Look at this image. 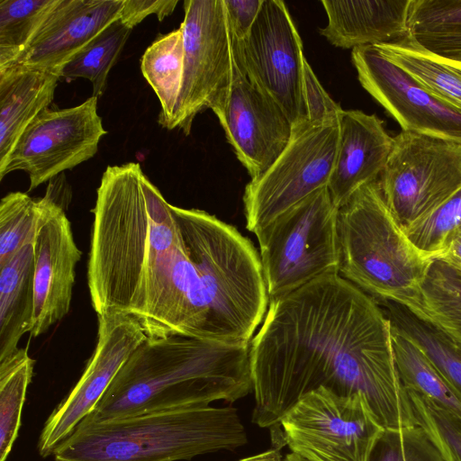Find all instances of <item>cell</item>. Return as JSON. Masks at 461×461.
<instances>
[{
	"instance_id": "obj_26",
	"label": "cell",
	"mask_w": 461,
	"mask_h": 461,
	"mask_svg": "<svg viewBox=\"0 0 461 461\" xmlns=\"http://www.w3.org/2000/svg\"><path fill=\"white\" fill-rule=\"evenodd\" d=\"M377 302L392 327L424 352L461 402V348L405 306L391 301Z\"/></svg>"
},
{
	"instance_id": "obj_34",
	"label": "cell",
	"mask_w": 461,
	"mask_h": 461,
	"mask_svg": "<svg viewBox=\"0 0 461 461\" xmlns=\"http://www.w3.org/2000/svg\"><path fill=\"white\" fill-rule=\"evenodd\" d=\"M407 26L414 39L461 35V0H411Z\"/></svg>"
},
{
	"instance_id": "obj_19",
	"label": "cell",
	"mask_w": 461,
	"mask_h": 461,
	"mask_svg": "<svg viewBox=\"0 0 461 461\" xmlns=\"http://www.w3.org/2000/svg\"><path fill=\"white\" fill-rule=\"evenodd\" d=\"M393 142V137L375 114L343 110L337 156L328 185L337 208L357 189L379 178Z\"/></svg>"
},
{
	"instance_id": "obj_10",
	"label": "cell",
	"mask_w": 461,
	"mask_h": 461,
	"mask_svg": "<svg viewBox=\"0 0 461 461\" xmlns=\"http://www.w3.org/2000/svg\"><path fill=\"white\" fill-rule=\"evenodd\" d=\"M182 86L170 130L189 135L194 117L230 87L241 70L224 0H185Z\"/></svg>"
},
{
	"instance_id": "obj_22",
	"label": "cell",
	"mask_w": 461,
	"mask_h": 461,
	"mask_svg": "<svg viewBox=\"0 0 461 461\" xmlns=\"http://www.w3.org/2000/svg\"><path fill=\"white\" fill-rule=\"evenodd\" d=\"M34 242L24 245L0 267V360L31 332L34 312Z\"/></svg>"
},
{
	"instance_id": "obj_9",
	"label": "cell",
	"mask_w": 461,
	"mask_h": 461,
	"mask_svg": "<svg viewBox=\"0 0 461 461\" xmlns=\"http://www.w3.org/2000/svg\"><path fill=\"white\" fill-rule=\"evenodd\" d=\"M339 140V120L305 122L293 130L279 157L243 194L246 228L256 233L300 202L328 186Z\"/></svg>"
},
{
	"instance_id": "obj_6",
	"label": "cell",
	"mask_w": 461,
	"mask_h": 461,
	"mask_svg": "<svg viewBox=\"0 0 461 461\" xmlns=\"http://www.w3.org/2000/svg\"><path fill=\"white\" fill-rule=\"evenodd\" d=\"M337 233L340 276L376 301L402 303L414 295L430 259L394 219L378 179L338 208Z\"/></svg>"
},
{
	"instance_id": "obj_18",
	"label": "cell",
	"mask_w": 461,
	"mask_h": 461,
	"mask_svg": "<svg viewBox=\"0 0 461 461\" xmlns=\"http://www.w3.org/2000/svg\"><path fill=\"white\" fill-rule=\"evenodd\" d=\"M122 3L123 0H60L14 64L59 74L71 58L120 18Z\"/></svg>"
},
{
	"instance_id": "obj_5",
	"label": "cell",
	"mask_w": 461,
	"mask_h": 461,
	"mask_svg": "<svg viewBox=\"0 0 461 461\" xmlns=\"http://www.w3.org/2000/svg\"><path fill=\"white\" fill-rule=\"evenodd\" d=\"M208 308V339L249 345L269 297L259 253L235 227L198 209L171 204Z\"/></svg>"
},
{
	"instance_id": "obj_3",
	"label": "cell",
	"mask_w": 461,
	"mask_h": 461,
	"mask_svg": "<svg viewBox=\"0 0 461 461\" xmlns=\"http://www.w3.org/2000/svg\"><path fill=\"white\" fill-rule=\"evenodd\" d=\"M249 346L185 335L147 338L86 418L103 421L233 402L253 391Z\"/></svg>"
},
{
	"instance_id": "obj_17",
	"label": "cell",
	"mask_w": 461,
	"mask_h": 461,
	"mask_svg": "<svg viewBox=\"0 0 461 461\" xmlns=\"http://www.w3.org/2000/svg\"><path fill=\"white\" fill-rule=\"evenodd\" d=\"M40 200L34 240V312L32 337H39L69 312L76 266L82 252L77 246L64 208L47 190Z\"/></svg>"
},
{
	"instance_id": "obj_1",
	"label": "cell",
	"mask_w": 461,
	"mask_h": 461,
	"mask_svg": "<svg viewBox=\"0 0 461 461\" xmlns=\"http://www.w3.org/2000/svg\"><path fill=\"white\" fill-rule=\"evenodd\" d=\"M269 303L249 346L253 423L280 426L303 397L324 387L363 394L384 429L419 424L396 366L391 321L375 298L330 275Z\"/></svg>"
},
{
	"instance_id": "obj_21",
	"label": "cell",
	"mask_w": 461,
	"mask_h": 461,
	"mask_svg": "<svg viewBox=\"0 0 461 461\" xmlns=\"http://www.w3.org/2000/svg\"><path fill=\"white\" fill-rule=\"evenodd\" d=\"M56 72L14 64L0 68V170L31 122L51 104Z\"/></svg>"
},
{
	"instance_id": "obj_2",
	"label": "cell",
	"mask_w": 461,
	"mask_h": 461,
	"mask_svg": "<svg viewBox=\"0 0 461 461\" xmlns=\"http://www.w3.org/2000/svg\"><path fill=\"white\" fill-rule=\"evenodd\" d=\"M93 212L87 284L97 316L130 315L148 338L208 339V308L171 204L139 163L106 167Z\"/></svg>"
},
{
	"instance_id": "obj_4",
	"label": "cell",
	"mask_w": 461,
	"mask_h": 461,
	"mask_svg": "<svg viewBox=\"0 0 461 461\" xmlns=\"http://www.w3.org/2000/svg\"><path fill=\"white\" fill-rule=\"evenodd\" d=\"M247 442L236 409L208 405L103 421L85 418L52 455L55 461H180Z\"/></svg>"
},
{
	"instance_id": "obj_7",
	"label": "cell",
	"mask_w": 461,
	"mask_h": 461,
	"mask_svg": "<svg viewBox=\"0 0 461 461\" xmlns=\"http://www.w3.org/2000/svg\"><path fill=\"white\" fill-rule=\"evenodd\" d=\"M337 212L326 186L255 233L269 301L339 275Z\"/></svg>"
},
{
	"instance_id": "obj_14",
	"label": "cell",
	"mask_w": 461,
	"mask_h": 461,
	"mask_svg": "<svg viewBox=\"0 0 461 461\" xmlns=\"http://www.w3.org/2000/svg\"><path fill=\"white\" fill-rule=\"evenodd\" d=\"M97 318L95 351L81 377L49 416L40 435L38 450L42 457L52 455L93 411L125 362L148 338L130 315L108 313Z\"/></svg>"
},
{
	"instance_id": "obj_23",
	"label": "cell",
	"mask_w": 461,
	"mask_h": 461,
	"mask_svg": "<svg viewBox=\"0 0 461 461\" xmlns=\"http://www.w3.org/2000/svg\"><path fill=\"white\" fill-rule=\"evenodd\" d=\"M461 348V267L433 258L413 296L400 303Z\"/></svg>"
},
{
	"instance_id": "obj_25",
	"label": "cell",
	"mask_w": 461,
	"mask_h": 461,
	"mask_svg": "<svg viewBox=\"0 0 461 461\" xmlns=\"http://www.w3.org/2000/svg\"><path fill=\"white\" fill-rule=\"evenodd\" d=\"M140 69L160 103L158 123L170 130L183 79L184 36L181 26L159 35L151 43L141 57Z\"/></svg>"
},
{
	"instance_id": "obj_38",
	"label": "cell",
	"mask_w": 461,
	"mask_h": 461,
	"mask_svg": "<svg viewBox=\"0 0 461 461\" xmlns=\"http://www.w3.org/2000/svg\"><path fill=\"white\" fill-rule=\"evenodd\" d=\"M263 0H224L231 32L237 41L249 34L259 13Z\"/></svg>"
},
{
	"instance_id": "obj_16",
	"label": "cell",
	"mask_w": 461,
	"mask_h": 461,
	"mask_svg": "<svg viewBox=\"0 0 461 461\" xmlns=\"http://www.w3.org/2000/svg\"><path fill=\"white\" fill-rule=\"evenodd\" d=\"M210 109L251 179L263 174L291 140L294 126L285 112L242 70Z\"/></svg>"
},
{
	"instance_id": "obj_27",
	"label": "cell",
	"mask_w": 461,
	"mask_h": 461,
	"mask_svg": "<svg viewBox=\"0 0 461 461\" xmlns=\"http://www.w3.org/2000/svg\"><path fill=\"white\" fill-rule=\"evenodd\" d=\"M392 339L404 387L461 417V402L424 352L393 327Z\"/></svg>"
},
{
	"instance_id": "obj_20",
	"label": "cell",
	"mask_w": 461,
	"mask_h": 461,
	"mask_svg": "<svg viewBox=\"0 0 461 461\" xmlns=\"http://www.w3.org/2000/svg\"><path fill=\"white\" fill-rule=\"evenodd\" d=\"M411 0H322L328 23L321 34L333 46L351 49L392 43L406 37Z\"/></svg>"
},
{
	"instance_id": "obj_13",
	"label": "cell",
	"mask_w": 461,
	"mask_h": 461,
	"mask_svg": "<svg viewBox=\"0 0 461 461\" xmlns=\"http://www.w3.org/2000/svg\"><path fill=\"white\" fill-rule=\"evenodd\" d=\"M106 133L96 96L74 107L46 108L19 138L0 180L13 171H25L31 191L93 158Z\"/></svg>"
},
{
	"instance_id": "obj_8",
	"label": "cell",
	"mask_w": 461,
	"mask_h": 461,
	"mask_svg": "<svg viewBox=\"0 0 461 461\" xmlns=\"http://www.w3.org/2000/svg\"><path fill=\"white\" fill-rule=\"evenodd\" d=\"M280 426L291 452L307 461H369L385 429L363 394L324 387L303 397Z\"/></svg>"
},
{
	"instance_id": "obj_33",
	"label": "cell",
	"mask_w": 461,
	"mask_h": 461,
	"mask_svg": "<svg viewBox=\"0 0 461 461\" xmlns=\"http://www.w3.org/2000/svg\"><path fill=\"white\" fill-rule=\"evenodd\" d=\"M461 226V187L435 210L403 230L411 244L427 258L438 257L445 241Z\"/></svg>"
},
{
	"instance_id": "obj_31",
	"label": "cell",
	"mask_w": 461,
	"mask_h": 461,
	"mask_svg": "<svg viewBox=\"0 0 461 461\" xmlns=\"http://www.w3.org/2000/svg\"><path fill=\"white\" fill-rule=\"evenodd\" d=\"M40 200L26 193L11 192L0 201V267L24 245L34 242Z\"/></svg>"
},
{
	"instance_id": "obj_29",
	"label": "cell",
	"mask_w": 461,
	"mask_h": 461,
	"mask_svg": "<svg viewBox=\"0 0 461 461\" xmlns=\"http://www.w3.org/2000/svg\"><path fill=\"white\" fill-rule=\"evenodd\" d=\"M35 360L17 348L0 360V461H5L17 438L26 392Z\"/></svg>"
},
{
	"instance_id": "obj_35",
	"label": "cell",
	"mask_w": 461,
	"mask_h": 461,
	"mask_svg": "<svg viewBox=\"0 0 461 461\" xmlns=\"http://www.w3.org/2000/svg\"><path fill=\"white\" fill-rule=\"evenodd\" d=\"M420 424L434 436L448 461H461V417L407 390Z\"/></svg>"
},
{
	"instance_id": "obj_11",
	"label": "cell",
	"mask_w": 461,
	"mask_h": 461,
	"mask_svg": "<svg viewBox=\"0 0 461 461\" xmlns=\"http://www.w3.org/2000/svg\"><path fill=\"white\" fill-rule=\"evenodd\" d=\"M378 182L388 208L405 230L461 187V143L401 131Z\"/></svg>"
},
{
	"instance_id": "obj_37",
	"label": "cell",
	"mask_w": 461,
	"mask_h": 461,
	"mask_svg": "<svg viewBox=\"0 0 461 461\" xmlns=\"http://www.w3.org/2000/svg\"><path fill=\"white\" fill-rule=\"evenodd\" d=\"M177 3V0H123L119 19L132 30L150 14L163 21L174 12Z\"/></svg>"
},
{
	"instance_id": "obj_30",
	"label": "cell",
	"mask_w": 461,
	"mask_h": 461,
	"mask_svg": "<svg viewBox=\"0 0 461 461\" xmlns=\"http://www.w3.org/2000/svg\"><path fill=\"white\" fill-rule=\"evenodd\" d=\"M60 0H0V68L25 52Z\"/></svg>"
},
{
	"instance_id": "obj_15",
	"label": "cell",
	"mask_w": 461,
	"mask_h": 461,
	"mask_svg": "<svg viewBox=\"0 0 461 461\" xmlns=\"http://www.w3.org/2000/svg\"><path fill=\"white\" fill-rule=\"evenodd\" d=\"M351 60L362 87L402 131L461 143V110L430 93L375 46L352 50Z\"/></svg>"
},
{
	"instance_id": "obj_40",
	"label": "cell",
	"mask_w": 461,
	"mask_h": 461,
	"mask_svg": "<svg viewBox=\"0 0 461 461\" xmlns=\"http://www.w3.org/2000/svg\"><path fill=\"white\" fill-rule=\"evenodd\" d=\"M436 258H445L461 267V226L450 234Z\"/></svg>"
},
{
	"instance_id": "obj_12",
	"label": "cell",
	"mask_w": 461,
	"mask_h": 461,
	"mask_svg": "<svg viewBox=\"0 0 461 461\" xmlns=\"http://www.w3.org/2000/svg\"><path fill=\"white\" fill-rule=\"evenodd\" d=\"M241 70L285 112L294 128L307 122L303 97L305 57L290 13L281 0H263L247 37L237 41Z\"/></svg>"
},
{
	"instance_id": "obj_32",
	"label": "cell",
	"mask_w": 461,
	"mask_h": 461,
	"mask_svg": "<svg viewBox=\"0 0 461 461\" xmlns=\"http://www.w3.org/2000/svg\"><path fill=\"white\" fill-rule=\"evenodd\" d=\"M369 461H448L434 436L421 424L385 429Z\"/></svg>"
},
{
	"instance_id": "obj_36",
	"label": "cell",
	"mask_w": 461,
	"mask_h": 461,
	"mask_svg": "<svg viewBox=\"0 0 461 461\" xmlns=\"http://www.w3.org/2000/svg\"><path fill=\"white\" fill-rule=\"evenodd\" d=\"M303 97L307 122L323 124L339 120L343 109L325 91L306 59L303 64Z\"/></svg>"
},
{
	"instance_id": "obj_24",
	"label": "cell",
	"mask_w": 461,
	"mask_h": 461,
	"mask_svg": "<svg viewBox=\"0 0 461 461\" xmlns=\"http://www.w3.org/2000/svg\"><path fill=\"white\" fill-rule=\"evenodd\" d=\"M375 47L430 93L461 110L460 61L428 50L409 34Z\"/></svg>"
},
{
	"instance_id": "obj_28",
	"label": "cell",
	"mask_w": 461,
	"mask_h": 461,
	"mask_svg": "<svg viewBox=\"0 0 461 461\" xmlns=\"http://www.w3.org/2000/svg\"><path fill=\"white\" fill-rule=\"evenodd\" d=\"M131 29L116 20L59 70V77L68 80L85 78L91 82L93 95L102 96L107 86L108 75L128 41Z\"/></svg>"
},
{
	"instance_id": "obj_39",
	"label": "cell",
	"mask_w": 461,
	"mask_h": 461,
	"mask_svg": "<svg viewBox=\"0 0 461 461\" xmlns=\"http://www.w3.org/2000/svg\"><path fill=\"white\" fill-rule=\"evenodd\" d=\"M414 40L422 47L437 55L461 62V35L423 37Z\"/></svg>"
}]
</instances>
